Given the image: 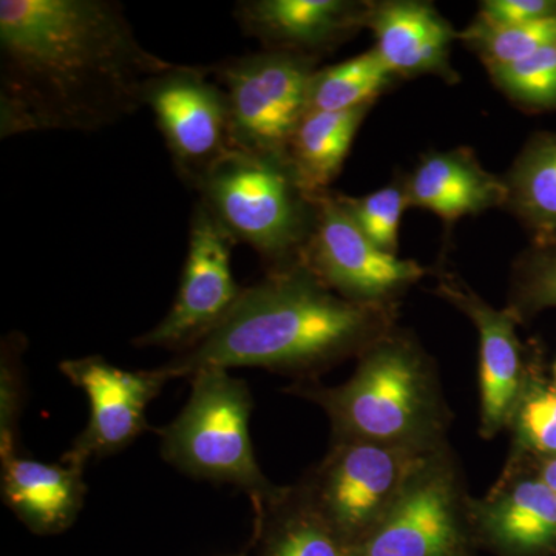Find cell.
<instances>
[{
    "mask_svg": "<svg viewBox=\"0 0 556 556\" xmlns=\"http://www.w3.org/2000/svg\"><path fill=\"white\" fill-rule=\"evenodd\" d=\"M318 399L343 433L369 441L404 437L422 407L415 354L401 343L372 348L346 386Z\"/></svg>",
    "mask_w": 556,
    "mask_h": 556,
    "instance_id": "10",
    "label": "cell"
},
{
    "mask_svg": "<svg viewBox=\"0 0 556 556\" xmlns=\"http://www.w3.org/2000/svg\"><path fill=\"white\" fill-rule=\"evenodd\" d=\"M170 64L113 0H2L0 138L115 126L144 108L149 80Z\"/></svg>",
    "mask_w": 556,
    "mask_h": 556,
    "instance_id": "1",
    "label": "cell"
},
{
    "mask_svg": "<svg viewBox=\"0 0 556 556\" xmlns=\"http://www.w3.org/2000/svg\"><path fill=\"white\" fill-rule=\"evenodd\" d=\"M526 305L556 306V239L535 243L519 266Z\"/></svg>",
    "mask_w": 556,
    "mask_h": 556,
    "instance_id": "27",
    "label": "cell"
},
{
    "mask_svg": "<svg viewBox=\"0 0 556 556\" xmlns=\"http://www.w3.org/2000/svg\"><path fill=\"white\" fill-rule=\"evenodd\" d=\"M457 530L447 486L427 481L397 501L357 556H453Z\"/></svg>",
    "mask_w": 556,
    "mask_h": 556,
    "instance_id": "17",
    "label": "cell"
},
{
    "mask_svg": "<svg viewBox=\"0 0 556 556\" xmlns=\"http://www.w3.org/2000/svg\"><path fill=\"white\" fill-rule=\"evenodd\" d=\"M372 105L343 112H308L299 124L288 160L300 185L311 195L327 192L343 163L354 138Z\"/></svg>",
    "mask_w": 556,
    "mask_h": 556,
    "instance_id": "18",
    "label": "cell"
},
{
    "mask_svg": "<svg viewBox=\"0 0 556 556\" xmlns=\"http://www.w3.org/2000/svg\"><path fill=\"white\" fill-rule=\"evenodd\" d=\"M302 265L340 298L383 303L426 276L413 260L388 254L362 232L342 193L317 195V218Z\"/></svg>",
    "mask_w": 556,
    "mask_h": 556,
    "instance_id": "8",
    "label": "cell"
},
{
    "mask_svg": "<svg viewBox=\"0 0 556 556\" xmlns=\"http://www.w3.org/2000/svg\"><path fill=\"white\" fill-rule=\"evenodd\" d=\"M555 46H556V43H555Z\"/></svg>",
    "mask_w": 556,
    "mask_h": 556,
    "instance_id": "32",
    "label": "cell"
},
{
    "mask_svg": "<svg viewBox=\"0 0 556 556\" xmlns=\"http://www.w3.org/2000/svg\"><path fill=\"white\" fill-rule=\"evenodd\" d=\"M555 379H556V364H555Z\"/></svg>",
    "mask_w": 556,
    "mask_h": 556,
    "instance_id": "31",
    "label": "cell"
},
{
    "mask_svg": "<svg viewBox=\"0 0 556 556\" xmlns=\"http://www.w3.org/2000/svg\"><path fill=\"white\" fill-rule=\"evenodd\" d=\"M521 426L538 450L556 453V391L529 399L521 412Z\"/></svg>",
    "mask_w": 556,
    "mask_h": 556,
    "instance_id": "28",
    "label": "cell"
},
{
    "mask_svg": "<svg viewBox=\"0 0 556 556\" xmlns=\"http://www.w3.org/2000/svg\"><path fill=\"white\" fill-rule=\"evenodd\" d=\"M27 339L21 332H11L2 342L0 361V459L20 452V419L22 412V364Z\"/></svg>",
    "mask_w": 556,
    "mask_h": 556,
    "instance_id": "26",
    "label": "cell"
},
{
    "mask_svg": "<svg viewBox=\"0 0 556 556\" xmlns=\"http://www.w3.org/2000/svg\"><path fill=\"white\" fill-rule=\"evenodd\" d=\"M459 39L477 54L486 70L501 67L556 43V14L546 20L507 27L490 25L477 17L466 30L459 31Z\"/></svg>",
    "mask_w": 556,
    "mask_h": 556,
    "instance_id": "23",
    "label": "cell"
},
{
    "mask_svg": "<svg viewBox=\"0 0 556 556\" xmlns=\"http://www.w3.org/2000/svg\"><path fill=\"white\" fill-rule=\"evenodd\" d=\"M60 369L89 399V424L61 459L83 470L93 457L118 453L150 430L146 412L170 380L161 367L127 371L101 356L70 358Z\"/></svg>",
    "mask_w": 556,
    "mask_h": 556,
    "instance_id": "9",
    "label": "cell"
},
{
    "mask_svg": "<svg viewBox=\"0 0 556 556\" xmlns=\"http://www.w3.org/2000/svg\"><path fill=\"white\" fill-rule=\"evenodd\" d=\"M197 192L230 239L254 249L268 273L302 263L317 195L303 189L288 160L230 150Z\"/></svg>",
    "mask_w": 556,
    "mask_h": 556,
    "instance_id": "3",
    "label": "cell"
},
{
    "mask_svg": "<svg viewBox=\"0 0 556 556\" xmlns=\"http://www.w3.org/2000/svg\"><path fill=\"white\" fill-rule=\"evenodd\" d=\"M501 541L517 548L546 546L556 536V495L543 481L521 482L493 515Z\"/></svg>",
    "mask_w": 556,
    "mask_h": 556,
    "instance_id": "21",
    "label": "cell"
},
{
    "mask_svg": "<svg viewBox=\"0 0 556 556\" xmlns=\"http://www.w3.org/2000/svg\"><path fill=\"white\" fill-rule=\"evenodd\" d=\"M365 28L375 36L372 49L399 79L433 75L450 84L459 80L450 64L452 46L459 39V31L433 3L420 0L369 2Z\"/></svg>",
    "mask_w": 556,
    "mask_h": 556,
    "instance_id": "13",
    "label": "cell"
},
{
    "mask_svg": "<svg viewBox=\"0 0 556 556\" xmlns=\"http://www.w3.org/2000/svg\"><path fill=\"white\" fill-rule=\"evenodd\" d=\"M317 62L262 50L208 67L228 97L233 149L288 160L292 137L309 112Z\"/></svg>",
    "mask_w": 556,
    "mask_h": 556,
    "instance_id": "5",
    "label": "cell"
},
{
    "mask_svg": "<svg viewBox=\"0 0 556 556\" xmlns=\"http://www.w3.org/2000/svg\"><path fill=\"white\" fill-rule=\"evenodd\" d=\"M504 181L506 206L535 233V243L556 239V135L530 139Z\"/></svg>",
    "mask_w": 556,
    "mask_h": 556,
    "instance_id": "19",
    "label": "cell"
},
{
    "mask_svg": "<svg viewBox=\"0 0 556 556\" xmlns=\"http://www.w3.org/2000/svg\"><path fill=\"white\" fill-rule=\"evenodd\" d=\"M404 181L409 206L426 208L448 226L507 204L504 178L484 169L468 148L427 153Z\"/></svg>",
    "mask_w": 556,
    "mask_h": 556,
    "instance_id": "15",
    "label": "cell"
},
{
    "mask_svg": "<svg viewBox=\"0 0 556 556\" xmlns=\"http://www.w3.org/2000/svg\"><path fill=\"white\" fill-rule=\"evenodd\" d=\"M556 14L552 0H484L479 3L478 20L497 27L530 24Z\"/></svg>",
    "mask_w": 556,
    "mask_h": 556,
    "instance_id": "29",
    "label": "cell"
},
{
    "mask_svg": "<svg viewBox=\"0 0 556 556\" xmlns=\"http://www.w3.org/2000/svg\"><path fill=\"white\" fill-rule=\"evenodd\" d=\"M439 292L477 325L481 342L482 422L493 433L506 422L521 382V351L511 309L497 311L453 276H442Z\"/></svg>",
    "mask_w": 556,
    "mask_h": 556,
    "instance_id": "14",
    "label": "cell"
},
{
    "mask_svg": "<svg viewBox=\"0 0 556 556\" xmlns=\"http://www.w3.org/2000/svg\"><path fill=\"white\" fill-rule=\"evenodd\" d=\"M365 0H243L236 20L263 50L320 60L365 28Z\"/></svg>",
    "mask_w": 556,
    "mask_h": 556,
    "instance_id": "12",
    "label": "cell"
},
{
    "mask_svg": "<svg viewBox=\"0 0 556 556\" xmlns=\"http://www.w3.org/2000/svg\"><path fill=\"white\" fill-rule=\"evenodd\" d=\"M496 89L525 110L556 109V46L532 56L486 70Z\"/></svg>",
    "mask_w": 556,
    "mask_h": 556,
    "instance_id": "24",
    "label": "cell"
},
{
    "mask_svg": "<svg viewBox=\"0 0 556 556\" xmlns=\"http://www.w3.org/2000/svg\"><path fill=\"white\" fill-rule=\"evenodd\" d=\"M541 481H543L544 484H546L556 495V457L547 464L546 468H544L543 479H541Z\"/></svg>",
    "mask_w": 556,
    "mask_h": 556,
    "instance_id": "30",
    "label": "cell"
},
{
    "mask_svg": "<svg viewBox=\"0 0 556 556\" xmlns=\"http://www.w3.org/2000/svg\"><path fill=\"white\" fill-rule=\"evenodd\" d=\"M390 320L383 303L340 298L300 263L243 288L207 338L161 368L170 380L206 368H317L376 342Z\"/></svg>",
    "mask_w": 556,
    "mask_h": 556,
    "instance_id": "2",
    "label": "cell"
},
{
    "mask_svg": "<svg viewBox=\"0 0 556 556\" xmlns=\"http://www.w3.org/2000/svg\"><path fill=\"white\" fill-rule=\"evenodd\" d=\"M2 464L3 504L36 535H58L79 517L87 485L83 468L16 455Z\"/></svg>",
    "mask_w": 556,
    "mask_h": 556,
    "instance_id": "16",
    "label": "cell"
},
{
    "mask_svg": "<svg viewBox=\"0 0 556 556\" xmlns=\"http://www.w3.org/2000/svg\"><path fill=\"white\" fill-rule=\"evenodd\" d=\"M144 108L155 116L178 177L197 192L233 150L225 89L208 67L170 64L149 80Z\"/></svg>",
    "mask_w": 556,
    "mask_h": 556,
    "instance_id": "6",
    "label": "cell"
},
{
    "mask_svg": "<svg viewBox=\"0 0 556 556\" xmlns=\"http://www.w3.org/2000/svg\"><path fill=\"white\" fill-rule=\"evenodd\" d=\"M399 80L375 49L329 67L311 79L309 112H343L375 105Z\"/></svg>",
    "mask_w": 556,
    "mask_h": 556,
    "instance_id": "20",
    "label": "cell"
},
{
    "mask_svg": "<svg viewBox=\"0 0 556 556\" xmlns=\"http://www.w3.org/2000/svg\"><path fill=\"white\" fill-rule=\"evenodd\" d=\"M397 450L375 442H345L334 450L311 501L340 536L365 529L396 493L408 470Z\"/></svg>",
    "mask_w": 556,
    "mask_h": 556,
    "instance_id": "11",
    "label": "cell"
},
{
    "mask_svg": "<svg viewBox=\"0 0 556 556\" xmlns=\"http://www.w3.org/2000/svg\"><path fill=\"white\" fill-rule=\"evenodd\" d=\"M266 556H350L343 538L306 497L265 529Z\"/></svg>",
    "mask_w": 556,
    "mask_h": 556,
    "instance_id": "22",
    "label": "cell"
},
{
    "mask_svg": "<svg viewBox=\"0 0 556 556\" xmlns=\"http://www.w3.org/2000/svg\"><path fill=\"white\" fill-rule=\"evenodd\" d=\"M342 200L362 232L382 251L397 255L399 226L405 208L409 207L404 179L368 195L358 199L342 195Z\"/></svg>",
    "mask_w": 556,
    "mask_h": 556,
    "instance_id": "25",
    "label": "cell"
},
{
    "mask_svg": "<svg viewBox=\"0 0 556 556\" xmlns=\"http://www.w3.org/2000/svg\"><path fill=\"white\" fill-rule=\"evenodd\" d=\"M233 244L199 201L190 219L188 257L174 305L155 328L134 340L135 345L185 353L228 317L243 292L230 265Z\"/></svg>",
    "mask_w": 556,
    "mask_h": 556,
    "instance_id": "7",
    "label": "cell"
},
{
    "mask_svg": "<svg viewBox=\"0 0 556 556\" xmlns=\"http://www.w3.org/2000/svg\"><path fill=\"white\" fill-rule=\"evenodd\" d=\"M188 404L156 431L161 455L190 478L236 486L254 504L257 518L281 496L260 470L249 434L251 391L228 369L206 368L190 376Z\"/></svg>",
    "mask_w": 556,
    "mask_h": 556,
    "instance_id": "4",
    "label": "cell"
}]
</instances>
